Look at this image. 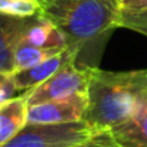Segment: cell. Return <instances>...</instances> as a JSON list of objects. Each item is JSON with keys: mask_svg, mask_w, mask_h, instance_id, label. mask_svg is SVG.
Masks as SVG:
<instances>
[{"mask_svg": "<svg viewBox=\"0 0 147 147\" xmlns=\"http://www.w3.org/2000/svg\"><path fill=\"white\" fill-rule=\"evenodd\" d=\"M28 124V102L19 95L0 105V147L9 143Z\"/></svg>", "mask_w": 147, "mask_h": 147, "instance_id": "cell-10", "label": "cell"}, {"mask_svg": "<svg viewBox=\"0 0 147 147\" xmlns=\"http://www.w3.org/2000/svg\"><path fill=\"white\" fill-rule=\"evenodd\" d=\"M40 15L62 32L66 46L80 56L120 28L121 9L118 0H51L42 5Z\"/></svg>", "mask_w": 147, "mask_h": 147, "instance_id": "cell-2", "label": "cell"}, {"mask_svg": "<svg viewBox=\"0 0 147 147\" xmlns=\"http://www.w3.org/2000/svg\"><path fill=\"white\" fill-rule=\"evenodd\" d=\"M77 53L71 51L69 48H66L65 51H62L61 53L35 65L26 69H20V71H15L12 75L15 80L16 87L19 88V91L22 94L33 90L35 87L40 85L42 82H45L48 78H51L56 71H59L62 66H65L69 62H75L77 61Z\"/></svg>", "mask_w": 147, "mask_h": 147, "instance_id": "cell-7", "label": "cell"}, {"mask_svg": "<svg viewBox=\"0 0 147 147\" xmlns=\"http://www.w3.org/2000/svg\"><path fill=\"white\" fill-rule=\"evenodd\" d=\"M19 88L15 84L13 75L9 72H0V105L6 104L7 101L22 95L19 94Z\"/></svg>", "mask_w": 147, "mask_h": 147, "instance_id": "cell-15", "label": "cell"}, {"mask_svg": "<svg viewBox=\"0 0 147 147\" xmlns=\"http://www.w3.org/2000/svg\"><path fill=\"white\" fill-rule=\"evenodd\" d=\"M42 13L38 0H0V15L13 18H35Z\"/></svg>", "mask_w": 147, "mask_h": 147, "instance_id": "cell-12", "label": "cell"}, {"mask_svg": "<svg viewBox=\"0 0 147 147\" xmlns=\"http://www.w3.org/2000/svg\"><path fill=\"white\" fill-rule=\"evenodd\" d=\"M38 2H39L40 5H45V3H48V2H51V0H38Z\"/></svg>", "mask_w": 147, "mask_h": 147, "instance_id": "cell-17", "label": "cell"}, {"mask_svg": "<svg viewBox=\"0 0 147 147\" xmlns=\"http://www.w3.org/2000/svg\"><path fill=\"white\" fill-rule=\"evenodd\" d=\"M87 94H75L28 107V124H68L85 120Z\"/></svg>", "mask_w": 147, "mask_h": 147, "instance_id": "cell-5", "label": "cell"}, {"mask_svg": "<svg viewBox=\"0 0 147 147\" xmlns=\"http://www.w3.org/2000/svg\"><path fill=\"white\" fill-rule=\"evenodd\" d=\"M55 56V53L46 51V49H40L38 46L29 45L26 42H20L15 55V71H20V69H26L30 66H35L49 58Z\"/></svg>", "mask_w": 147, "mask_h": 147, "instance_id": "cell-11", "label": "cell"}, {"mask_svg": "<svg viewBox=\"0 0 147 147\" xmlns=\"http://www.w3.org/2000/svg\"><path fill=\"white\" fill-rule=\"evenodd\" d=\"M22 40L40 49H46L55 55L61 53L68 48L66 39L62 35V32L42 15L36 16L35 22L30 25Z\"/></svg>", "mask_w": 147, "mask_h": 147, "instance_id": "cell-9", "label": "cell"}, {"mask_svg": "<svg viewBox=\"0 0 147 147\" xmlns=\"http://www.w3.org/2000/svg\"><path fill=\"white\" fill-rule=\"evenodd\" d=\"M91 68L94 66L78 68L75 62L66 63L45 82L23 94L28 107L52 100L66 98L75 94H87L91 78Z\"/></svg>", "mask_w": 147, "mask_h": 147, "instance_id": "cell-4", "label": "cell"}, {"mask_svg": "<svg viewBox=\"0 0 147 147\" xmlns=\"http://www.w3.org/2000/svg\"><path fill=\"white\" fill-rule=\"evenodd\" d=\"M121 13H137L147 9V0H118Z\"/></svg>", "mask_w": 147, "mask_h": 147, "instance_id": "cell-16", "label": "cell"}, {"mask_svg": "<svg viewBox=\"0 0 147 147\" xmlns=\"http://www.w3.org/2000/svg\"><path fill=\"white\" fill-rule=\"evenodd\" d=\"M110 131L120 147H147V100L131 117Z\"/></svg>", "mask_w": 147, "mask_h": 147, "instance_id": "cell-8", "label": "cell"}, {"mask_svg": "<svg viewBox=\"0 0 147 147\" xmlns=\"http://www.w3.org/2000/svg\"><path fill=\"white\" fill-rule=\"evenodd\" d=\"M85 123L92 131L110 130L131 117L147 100V69L110 72L91 68Z\"/></svg>", "mask_w": 147, "mask_h": 147, "instance_id": "cell-1", "label": "cell"}, {"mask_svg": "<svg viewBox=\"0 0 147 147\" xmlns=\"http://www.w3.org/2000/svg\"><path fill=\"white\" fill-rule=\"evenodd\" d=\"M35 18H13L0 15V72H15V55Z\"/></svg>", "mask_w": 147, "mask_h": 147, "instance_id": "cell-6", "label": "cell"}, {"mask_svg": "<svg viewBox=\"0 0 147 147\" xmlns=\"http://www.w3.org/2000/svg\"><path fill=\"white\" fill-rule=\"evenodd\" d=\"M92 130L85 121L68 124H26L3 147H72Z\"/></svg>", "mask_w": 147, "mask_h": 147, "instance_id": "cell-3", "label": "cell"}, {"mask_svg": "<svg viewBox=\"0 0 147 147\" xmlns=\"http://www.w3.org/2000/svg\"><path fill=\"white\" fill-rule=\"evenodd\" d=\"M72 147H120L110 130L92 131L85 140L74 144Z\"/></svg>", "mask_w": 147, "mask_h": 147, "instance_id": "cell-13", "label": "cell"}, {"mask_svg": "<svg viewBox=\"0 0 147 147\" xmlns=\"http://www.w3.org/2000/svg\"><path fill=\"white\" fill-rule=\"evenodd\" d=\"M120 28H127L138 33L147 35V9L137 13H121Z\"/></svg>", "mask_w": 147, "mask_h": 147, "instance_id": "cell-14", "label": "cell"}]
</instances>
